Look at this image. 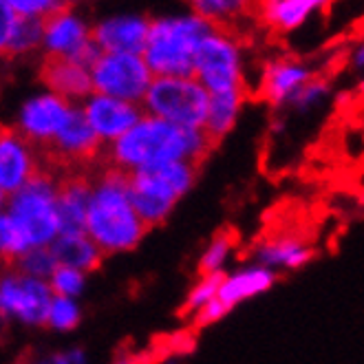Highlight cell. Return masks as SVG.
Listing matches in <instances>:
<instances>
[{
	"mask_svg": "<svg viewBox=\"0 0 364 364\" xmlns=\"http://www.w3.org/2000/svg\"><path fill=\"white\" fill-rule=\"evenodd\" d=\"M212 151L214 146L201 128H183L146 113L119 139L102 146L95 166L115 168L126 175L173 161H190L201 168Z\"/></svg>",
	"mask_w": 364,
	"mask_h": 364,
	"instance_id": "cell-1",
	"label": "cell"
},
{
	"mask_svg": "<svg viewBox=\"0 0 364 364\" xmlns=\"http://www.w3.org/2000/svg\"><path fill=\"white\" fill-rule=\"evenodd\" d=\"M126 173L95 166V190L84 219V232L106 256L133 250L148 232L126 197Z\"/></svg>",
	"mask_w": 364,
	"mask_h": 364,
	"instance_id": "cell-2",
	"label": "cell"
},
{
	"mask_svg": "<svg viewBox=\"0 0 364 364\" xmlns=\"http://www.w3.org/2000/svg\"><path fill=\"white\" fill-rule=\"evenodd\" d=\"M210 33H214L210 25L195 16L153 18L141 60L151 75L195 80V53L199 42Z\"/></svg>",
	"mask_w": 364,
	"mask_h": 364,
	"instance_id": "cell-3",
	"label": "cell"
},
{
	"mask_svg": "<svg viewBox=\"0 0 364 364\" xmlns=\"http://www.w3.org/2000/svg\"><path fill=\"white\" fill-rule=\"evenodd\" d=\"M199 168L190 161H173L135 170L126 179V197L146 230L161 225L177 199L195 183Z\"/></svg>",
	"mask_w": 364,
	"mask_h": 364,
	"instance_id": "cell-4",
	"label": "cell"
},
{
	"mask_svg": "<svg viewBox=\"0 0 364 364\" xmlns=\"http://www.w3.org/2000/svg\"><path fill=\"white\" fill-rule=\"evenodd\" d=\"M9 217L20 225L31 247H49L60 234L55 214V183L38 173L7 199Z\"/></svg>",
	"mask_w": 364,
	"mask_h": 364,
	"instance_id": "cell-5",
	"label": "cell"
},
{
	"mask_svg": "<svg viewBox=\"0 0 364 364\" xmlns=\"http://www.w3.org/2000/svg\"><path fill=\"white\" fill-rule=\"evenodd\" d=\"M210 95L195 80L155 77L141 104L144 111L183 128H201L208 115Z\"/></svg>",
	"mask_w": 364,
	"mask_h": 364,
	"instance_id": "cell-6",
	"label": "cell"
},
{
	"mask_svg": "<svg viewBox=\"0 0 364 364\" xmlns=\"http://www.w3.org/2000/svg\"><path fill=\"white\" fill-rule=\"evenodd\" d=\"M195 82L201 84L208 95L232 91H245L250 95L241 69L239 45L219 33L205 36L195 53Z\"/></svg>",
	"mask_w": 364,
	"mask_h": 364,
	"instance_id": "cell-7",
	"label": "cell"
},
{
	"mask_svg": "<svg viewBox=\"0 0 364 364\" xmlns=\"http://www.w3.org/2000/svg\"><path fill=\"white\" fill-rule=\"evenodd\" d=\"M89 75L93 95H106L131 104H141L153 82V75L141 55L131 53H102Z\"/></svg>",
	"mask_w": 364,
	"mask_h": 364,
	"instance_id": "cell-8",
	"label": "cell"
},
{
	"mask_svg": "<svg viewBox=\"0 0 364 364\" xmlns=\"http://www.w3.org/2000/svg\"><path fill=\"white\" fill-rule=\"evenodd\" d=\"M53 294L47 281H38L18 269H5L0 274V303L7 314H16L29 325L47 327Z\"/></svg>",
	"mask_w": 364,
	"mask_h": 364,
	"instance_id": "cell-9",
	"label": "cell"
},
{
	"mask_svg": "<svg viewBox=\"0 0 364 364\" xmlns=\"http://www.w3.org/2000/svg\"><path fill=\"white\" fill-rule=\"evenodd\" d=\"M73 106L75 104L51 93L36 97L25 104L23 113H20V122L16 126V133L23 137L27 146L47 144L62 131V126L67 124Z\"/></svg>",
	"mask_w": 364,
	"mask_h": 364,
	"instance_id": "cell-10",
	"label": "cell"
},
{
	"mask_svg": "<svg viewBox=\"0 0 364 364\" xmlns=\"http://www.w3.org/2000/svg\"><path fill=\"white\" fill-rule=\"evenodd\" d=\"M82 111L89 126L93 128V133L104 144H113L115 139H119L146 115L141 104L122 102L106 95H93L82 106Z\"/></svg>",
	"mask_w": 364,
	"mask_h": 364,
	"instance_id": "cell-11",
	"label": "cell"
},
{
	"mask_svg": "<svg viewBox=\"0 0 364 364\" xmlns=\"http://www.w3.org/2000/svg\"><path fill=\"white\" fill-rule=\"evenodd\" d=\"M38 77L45 87L51 89V95H58L67 102H80L93 95V84L89 71L62 53H45L38 67Z\"/></svg>",
	"mask_w": 364,
	"mask_h": 364,
	"instance_id": "cell-12",
	"label": "cell"
},
{
	"mask_svg": "<svg viewBox=\"0 0 364 364\" xmlns=\"http://www.w3.org/2000/svg\"><path fill=\"white\" fill-rule=\"evenodd\" d=\"M153 16H124L104 20L91 29V40L104 53H131L141 55L146 47L148 29Z\"/></svg>",
	"mask_w": 364,
	"mask_h": 364,
	"instance_id": "cell-13",
	"label": "cell"
},
{
	"mask_svg": "<svg viewBox=\"0 0 364 364\" xmlns=\"http://www.w3.org/2000/svg\"><path fill=\"white\" fill-rule=\"evenodd\" d=\"M38 175V166L31 148L16 133V128L0 124V188L9 197L18 192L31 177Z\"/></svg>",
	"mask_w": 364,
	"mask_h": 364,
	"instance_id": "cell-14",
	"label": "cell"
},
{
	"mask_svg": "<svg viewBox=\"0 0 364 364\" xmlns=\"http://www.w3.org/2000/svg\"><path fill=\"white\" fill-rule=\"evenodd\" d=\"M309 80H311L309 69L301 60L278 58V60H272L265 64L256 97L278 106V104H283L291 93L301 91Z\"/></svg>",
	"mask_w": 364,
	"mask_h": 364,
	"instance_id": "cell-15",
	"label": "cell"
},
{
	"mask_svg": "<svg viewBox=\"0 0 364 364\" xmlns=\"http://www.w3.org/2000/svg\"><path fill=\"white\" fill-rule=\"evenodd\" d=\"M318 7L320 3H314V0H267V3H250V14L259 29L289 33L301 27Z\"/></svg>",
	"mask_w": 364,
	"mask_h": 364,
	"instance_id": "cell-16",
	"label": "cell"
},
{
	"mask_svg": "<svg viewBox=\"0 0 364 364\" xmlns=\"http://www.w3.org/2000/svg\"><path fill=\"white\" fill-rule=\"evenodd\" d=\"M73 5L64 3L58 11L45 16V47L49 53L71 55L80 45L89 40L91 27H87L80 18L71 14Z\"/></svg>",
	"mask_w": 364,
	"mask_h": 364,
	"instance_id": "cell-17",
	"label": "cell"
},
{
	"mask_svg": "<svg viewBox=\"0 0 364 364\" xmlns=\"http://www.w3.org/2000/svg\"><path fill=\"white\" fill-rule=\"evenodd\" d=\"M53 261L62 267H71L77 272H95L100 269L104 254L87 237V232H67L58 234L49 245Z\"/></svg>",
	"mask_w": 364,
	"mask_h": 364,
	"instance_id": "cell-18",
	"label": "cell"
},
{
	"mask_svg": "<svg viewBox=\"0 0 364 364\" xmlns=\"http://www.w3.org/2000/svg\"><path fill=\"white\" fill-rule=\"evenodd\" d=\"M247 100L245 91H232V93H219V95H210L208 102V115L201 126L203 135L210 139V144L217 148L219 141L225 137V133L234 126L239 115L241 104Z\"/></svg>",
	"mask_w": 364,
	"mask_h": 364,
	"instance_id": "cell-19",
	"label": "cell"
},
{
	"mask_svg": "<svg viewBox=\"0 0 364 364\" xmlns=\"http://www.w3.org/2000/svg\"><path fill=\"white\" fill-rule=\"evenodd\" d=\"M276 274L269 269H252V272H243L237 274L232 278H225L223 285L217 291V301L223 305L225 311H230L237 303L245 301V298L254 296V294H261L265 289H269L276 281Z\"/></svg>",
	"mask_w": 364,
	"mask_h": 364,
	"instance_id": "cell-20",
	"label": "cell"
},
{
	"mask_svg": "<svg viewBox=\"0 0 364 364\" xmlns=\"http://www.w3.org/2000/svg\"><path fill=\"white\" fill-rule=\"evenodd\" d=\"M259 256L265 265H285L294 269L311 261L314 250L305 247L303 241H298L294 237H278V239L265 241L259 250Z\"/></svg>",
	"mask_w": 364,
	"mask_h": 364,
	"instance_id": "cell-21",
	"label": "cell"
},
{
	"mask_svg": "<svg viewBox=\"0 0 364 364\" xmlns=\"http://www.w3.org/2000/svg\"><path fill=\"white\" fill-rule=\"evenodd\" d=\"M31 250L25 232L9 217L7 212H0V265L5 269H14L18 259Z\"/></svg>",
	"mask_w": 364,
	"mask_h": 364,
	"instance_id": "cell-22",
	"label": "cell"
},
{
	"mask_svg": "<svg viewBox=\"0 0 364 364\" xmlns=\"http://www.w3.org/2000/svg\"><path fill=\"white\" fill-rule=\"evenodd\" d=\"M42 40H45V18H25L20 16L18 20V27L14 31V38L7 47L5 58H20L25 53L36 51Z\"/></svg>",
	"mask_w": 364,
	"mask_h": 364,
	"instance_id": "cell-23",
	"label": "cell"
},
{
	"mask_svg": "<svg viewBox=\"0 0 364 364\" xmlns=\"http://www.w3.org/2000/svg\"><path fill=\"white\" fill-rule=\"evenodd\" d=\"M239 241V234L234 228H223L219 230L217 234H214V239L210 241L208 250L203 252L201 256V261H199V267H197V274L203 278L208 274H214V272H219L221 263L225 261V256L228 252L237 245Z\"/></svg>",
	"mask_w": 364,
	"mask_h": 364,
	"instance_id": "cell-24",
	"label": "cell"
},
{
	"mask_svg": "<svg viewBox=\"0 0 364 364\" xmlns=\"http://www.w3.org/2000/svg\"><path fill=\"white\" fill-rule=\"evenodd\" d=\"M225 274L223 272H214V274H208L203 276L201 281L195 285V289L190 291L188 301L183 303V307L179 309V316H188V314H197L203 305H208L214 296H217L219 287L223 285L225 281Z\"/></svg>",
	"mask_w": 364,
	"mask_h": 364,
	"instance_id": "cell-25",
	"label": "cell"
},
{
	"mask_svg": "<svg viewBox=\"0 0 364 364\" xmlns=\"http://www.w3.org/2000/svg\"><path fill=\"white\" fill-rule=\"evenodd\" d=\"M55 267L58 263L53 261L49 247H31L27 254L20 256L14 269L23 272L31 278H38V281H47V278H51Z\"/></svg>",
	"mask_w": 364,
	"mask_h": 364,
	"instance_id": "cell-26",
	"label": "cell"
},
{
	"mask_svg": "<svg viewBox=\"0 0 364 364\" xmlns=\"http://www.w3.org/2000/svg\"><path fill=\"white\" fill-rule=\"evenodd\" d=\"M49 289L53 296H60V298H71L75 294L82 291L84 287V274L77 272V269H71V267H62L58 265L49 278Z\"/></svg>",
	"mask_w": 364,
	"mask_h": 364,
	"instance_id": "cell-27",
	"label": "cell"
},
{
	"mask_svg": "<svg viewBox=\"0 0 364 364\" xmlns=\"http://www.w3.org/2000/svg\"><path fill=\"white\" fill-rule=\"evenodd\" d=\"M80 323V311L77 305L71 301V298H60L53 296L51 301V309H49V323L47 327H55V329H73Z\"/></svg>",
	"mask_w": 364,
	"mask_h": 364,
	"instance_id": "cell-28",
	"label": "cell"
},
{
	"mask_svg": "<svg viewBox=\"0 0 364 364\" xmlns=\"http://www.w3.org/2000/svg\"><path fill=\"white\" fill-rule=\"evenodd\" d=\"M18 20L20 16L11 9V5L5 3V0H0V58H5L7 53V47L18 27Z\"/></svg>",
	"mask_w": 364,
	"mask_h": 364,
	"instance_id": "cell-29",
	"label": "cell"
},
{
	"mask_svg": "<svg viewBox=\"0 0 364 364\" xmlns=\"http://www.w3.org/2000/svg\"><path fill=\"white\" fill-rule=\"evenodd\" d=\"M7 331H9V314H7V309L3 307V303H0V345L5 342Z\"/></svg>",
	"mask_w": 364,
	"mask_h": 364,
	"instance_id": "cell-30",
	"label": "cell"
},
{
	"mask_svg": "<svg viewBox=\"0 0 364 364\" xmlns=\"http://www.w3.org/2000/svg\"><path fill=\"white\" fill-rule=\"evenodd\" d=\"M55 364H71L69 358H55Z\"/></svg>",
	"mask_w": 364,
	"mask_h": 364,
	"instance_id": "cell-31",
	"label": "cell"
},
{
	"mask_svg": "<svg viewBox=\"0 0 364 364\" xmlns=\"http://www.w3.org/2000/svg\"><path fill=\"white\" fill-rule=\"evenodd\" d=\"M3 272H5V267H3V265H0V274H3Z\"/></svg>",
	"mask_w": 364,
	"mask_h": 364,
	"instance_id": "cell-32",
	"label": "cell"
}]
</instances>
